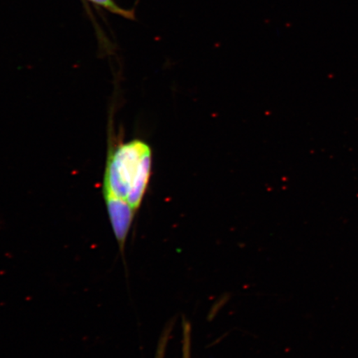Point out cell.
<instances>
[{
    "mask_svg": "<svg viewBox=\"0 0 358 358\" xmlns=\"http://www.w3.org/2000/svg\"><path fill=\"white\" fill-rule=\"evenodd\" d=\"M152 150L145 142L134 140L109 151L103 195L122 200L137 212L151 176Z\"/></svg>",
    "mask_w": 358,
    "mask_h": 358,
    "instance_id": "cell-1",
    "label": "cell"
},
{
    "mask_svg": "<svg viewBox=\"0 0 358 358\" xmlns=\"http://www.w3.org/2000/svg\"><path fill=\"white\" fill-rule=\"evenodd\" d=\"M96 6L105 8L115 15H117L129 20H134V12L133 10H127L120 8L116 4L114 0H88Z\"/></svg>",
    "mask_w": 358,
    "mask_h": 358,
    "instance_id": "cell-3",
    "label": "cell"
},
{
    "mask_svg": "<svg viewBox=\"0 0 358 358\" xmlns=\"http://www.w3.org/2000/svg\"><path fill=\"white\" fill-rule=\"evenodd\" d=\"M107 213L117 241L120 253L124 252L125 243L132 226L136 212L128 203L122 200L105 199Z\"/></svg>",
    "mask_w": 358,
    "mask_h": 358,
    "instance_id": "cell-2",
    "label": "cell"
}]
</instances>
